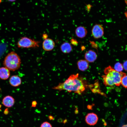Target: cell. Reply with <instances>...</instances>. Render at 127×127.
Listing matches in <instances>:
<instances>
[{
    "instance_id": "1",
    "label": "cell",
    "mask_w": 127,
    "mask_h": 127,
    "mask_svg": "<svg viewBox=\"0 0 127 127\" xmlns=\"http://www.w3.org/2000/svg\"><path fill=\"white\" fill-rule=\"evenodd\" d=\"M88 86L85 80L79 77V74L77 73L71 75L64 82L59 83L52 88L59 91L65 90L81 95Z\"/></svg>"
},
{
    "instance_id": "2",
    "label": "cell",
    "mask_w": 127,
    "mask_h": 127,
    "mask_svg": "<svg viewBox=\"0 0 127 127\" xmlns=\"http://www.w3.org/2000/svg\"><path fill=\"white\" fill-rule=\"evenodd\" d=\"M105 75L102 76L103 84L106 86L114 85L119 86L121 84L122 78L126 75L122 72H118L110 66L105 68L104 71Z\"/></svg>"
},
{
    "instance_id": "3",
    "label": "cell",
    "mask_w": 127,
    "mask_h": 127,
    "mask_svg": "<svg viewBox=\"0 0 127 127\" xmlns=\"http://www.w3.org/2000/svg\"><path fill=\"white\" fill-rule=\"evenodd\" d=\"M21 60L18 55L13 51L8 53L5 57L3 64L9 70L14 71L20 67Z\"/></svg>"
},
{
    "instance_id": "4",
    "label": "cell",
    "mask_w": 127,
    "mask_h": 127,
    "mask_svg": "<svg viewBox=\"0 0 127 127\" xmlns=\"http://www.w3.org/2000/svg\"><path fill=\"white\" fill-rule=\"evenodd\" d=\"M40 42L26 37H22L17 43L19 48H37L39 47Z\"/></svg>"
},
{
    "instance_id": "5",
    "label": "cell",
    "mask_w": 127,
    "mask_h": 127,
    "mask_svg": "<svg viewBox=\"0 0 127 127\" xmlns=\"http://www.w3.org/2000/svg\"><path fill=\"white\" fill-rule=\"evenodd\" d=\"M104 33V28L100 24L95 25L91 30L92 35L95 39H98L101 37Z\"/></svg>"
},
{
    "instance_id": "6",
    "label": "cell",
    "mask_w": 127,
    "mask_h": 127,
    "mask_svg": "<svg viewBox=\"0 0 127 127\" xmlns=\"http://www.w3.org/2000/svg\"><path fill=\"white\" fill-rule=\"evenodd\" d=\"M98 117L94 113H88L85 117V121L86 123L90 125H94L97 123Z\"/></svg>"
},
{
    "instance_id": "7",
    "label": "cell",
    "mask_w": 127,
    "mask_h": 127,
    "mask_svg": "<svg viewBox=\"0 0 127 127\" xmlns=\"http://www.w3.org/2000/svg\"><path fill=\"white\" fill-rule=\"evenodd\" d=\"M55 45L54 41L50 38H47L44 40L42 43V48L46 51H50L52 50Z\"/></svg>"
},
{
    "instance_id": "8",
    "label": "cell",
    "mask_w": 127,
    "mask_h": 127,
    "mask_svg": "<svg viewBox=\"0 0 127 127\" xmlns=\"http://www.w3.org/2000/svg\"><path fill=\"white\" fill-rule=\"evenodd\" d=\"M84 57L85 60L88 62L92 63L96 60L97 56L95 52L92 50H90L85 53Z\"/></svg>"
},
{
    "instance_id": "9",
    "label": "cell",
    "mask_w": 127,
    "mask_h": 127,
    "mask_svg": "<svg viewBox=\"0 0 127 127\" xmlns=\"http://www.w3.org/2000/svg\"><path fill=\"white\" fill-rule=\"evenodd\" d=\"M15 103V100L12 96L8 95L4 97L2 100V103L5 107H10L12 106Z\"/></svg>"
},
{
    "instance_id": "10",
    "label": "cell",
    "mask_w": 127,
    "mask_h": 127,
    "mask_svg": "<svg viewBox=\"0 0 127 127\" xmlns=\"http://www.w3.org/2000/svg\"><path fill=\"white\" fill-rule=\"evenodd\" d=\"M9 83L11 86L15 87H17L21 84V80L20 78L18 76L13 75L10 78Z\"/></svg>"
},
{
    "instance_id": "11",
    "label": "cell",
    "mask_w": 127,
    "mask_h": 127,
    "mask_svg": "<svg viewBox=\"0 0 127 127\" xmlns=\"http://www.w3.org/2000/svg\"><path fill=\"white\" fill-rule=\"evenodd\" d=\"M75 33L77 37L82 38L86 36L87 33V31L84 27L80 26L76 29Z\"/></svg>"
},
{
    "instance_id": "12",
    "label": "cell",
    "mask_w": 127,
    "mask_h": 127,
    "mask_svg": "<svg viewBox=\"0 0 127 127\" xmlns=\"http://www.w3.org/2000/svg\"><path fill=\"white\" fill-rule=\"evenodd\" d=\"M77 65L79 69L83 71L87 70L89 66L88 62L86 60H79L77 62Z\"/></svg>"
},
{
    "instance_id": "13",
    "label": "cell",
    "mask_w": 127,
    "mask_h": 127,
    "mask_svg": "<svg viewBox=\"0 0 127 127\" xmlns=\"http://www.w3.org/2000/svg\"><path fill=\"white\" fill-rule=\"evenodd\" d=\"M72 47L69 43L64 42L60 46V48L61 51L64 54L69 53L72 50Z\"/></svg>"
},
{
    "instance_id": "14",
    "label": "cell",
    "mask_w": 127,
    "mask_h": 127,
    "mask_svg": "<svg viewBox=\"0 0 127 127\" xmlns=\"http://www.w3.org/2000/svg\"><path fill=\"white\" fill-rule=\"evenodd\" d=\"M9 70L5 67L0 68V78L3 80H6L9 77L10 75Z\"/></svg>"
},
{
    "instance_id": "15",
    "label": "cell",
    "mask_w": 127,
    "mask_h": 127,
    "mask_svg": "<svg viewBox=\"0 0 127 127\" xmlns=\"http://www.w3.org/2000/svg\"><path fill=\"white\" fill-rule=\"evenodd\" d=\"M114 69L118 72H121L123 69V65L119 62H118L115 64Z\"/></svg>"
},
{
    "instance_id": "16",
    "label": "cell",
    "mask_w": 127,
    "mask_h": 127,
    "mask_svg": "<svg viewBox=\"0 0 127 127\" xmlns=\"http://www.w3.org/2000/svg\"><path fill=\"white\" fill-rule=\"evenodd\" d=\"M121 84L125 88H127V75H126L122 78Z\"/></svg>"
},
{
    "instance_id": "17",
    "label": "cell",
    "mask_w": 127,
    "mask_h": 127,
    "mask_svg": "<svg viewBox=\"0 0 127 127\" xmlns=\"http://www.w3.org/2000/svg\"><path fill=\"white\" fill-rule=\"evenodd\" d=\"M40 127H52V126L50 123L46 121L44 122L41 124Z\"/></svg>"
},
{
    "instance_id": "18",
    "label": "cell",
    "mask_w": 127,
    "mask_h": 127,
    "mask_svg": "<svg viewBox=\"0 0 127 127\" xmlns=\"http://www.w3.org/2000/svg\"><path fill=\"white\" fill-rule=\"evenodd\" d=\"M71 44L74 45H76L78 43V42L76 40L72 39L71 40Z\"/></svg>"
},
{
    "instance_id": "19",
    "label": "cell",
    "mask_w": 127,
    "mask_h": 127,
    "mask_svg": "<svg viewBox=\"0 0 127 127\" xmlns=\"http://www.w3.org/2000/svg\"><path fill=\"white\" fill-rule=\"evenodd\" d=\"M123 68L124 70L126 71H127V60L123 63Z\"/></svg>"
},
{
    "instance_id": "20",
    "label": "cell",
    "mask_w": 127,
    "mask_h": 127,
    "mask_svg": "<svg viewBox=\"0 0 127 127\" xmlns=\"http://www.w3.org/2000/svg\"><path fill=\"white\" fill-rule=\"evenodd\" d=\"M37 104V103L36 101H33L32 102V107H35Z\"/></svg>"
},
{
    "instance_id": "21",
    "label": "cell",
    "mask_w": 127,
    "mask_h": 127,
    "mask_svg": "<svg viewBox=\"0 0 127 127\" xmlns=\"http://www.w3.org/2000/svg\"><path fill=\"white\" fill-rule=\"evenodd\" d=\"M48 37V35L46 34H44L42 36V37L44 40L47 38Z\"/></svg>"
},
{
    "instance_id": "22",
    "label": "cell",
    "mask_w": 127,
    "mask_h": 127,
    "mask_svg": "<svg viewBox=\"0 0 127 127\" xmlns=\"http://www.w3.org/2000/svg\"><path fill=\"white\" fill-rule=\"evenodd\" d=\"M91 6L90 4H88L87 5V10L88 11H90Z\"/></svg>"
},
{
    "instance_id": "23",
    "label": "cell",
    "mask_w": 127,
    "mask_h": 127,
    "mask_svg": "<svg viewBox=\"0 0 127 127\" xmlns=\"http://www.w3.org/2000/svg\"><path fill=\"white\" fill-rule=\"evenodd\" d=\"M125 3H126V4L127 5V0H126L125 1ZM127 11H126L124 13V14L125 16H126L127 20Z\"/></svg>"
},
{
    "instance_id": "24",
    "label": "cell",
    "mask_w": 127,
    "mask_h": 127,
    "mask_svg": "<svg viewBox=\"0 0 127 127\" xmlns=\"http://www.w3.org/2000/svg\"><path fill=\"white\" fill-rule=\"evenodd\" d=\"M121 127H127V124L126 125H123Z\"/></svg>"
},
{
    "instance_id": "25",
    "label": "cell",
    "mask_w": 127,
    "mask_h": 127,
    "mask_svg": "<svg viewBox=\"0 0 127 127\" xmlns=\"http://www.w3.org/2000/svg\"><path fill=\"white\" fill-rule=\"evenodd\" d=\"M8 0L10 1H15L16 0Z\"/></svg>"
},
{
    "instance_id": "26",
    "label": "cell",
    "mask_w": 127,
    "mask_h": 127,
    "mask_svg": "<svg viewBox=\"0 0 127 127\" xmlns=\"http://www.w3.org/2000/svg\"><path fill=\"white\" fill-rule=\"evenodd\" d=\"M1 0H0V2H1Z\"/></svg>"
}]
</instances>
